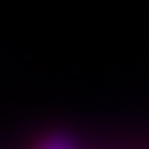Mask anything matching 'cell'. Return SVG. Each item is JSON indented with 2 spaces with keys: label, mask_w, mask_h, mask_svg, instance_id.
<instances>
[{
  "label": "cell",
  "mask_w": 149,
  "mask_h": 149,
  "mask_svg": "<svg viewBox=\"0 0 149 149\" xmlns=\"http://www.w3.org/2000/svg\"><path fill=\"white\" fill-rule=\"evenodd\" d=\"M35 149H80V142H76L70 132H49L45 139H38Z\"/></svg>",
  "instance_id": "6da1fadb"
}]
</instances>
